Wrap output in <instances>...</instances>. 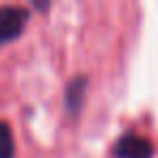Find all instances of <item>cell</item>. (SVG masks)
<instances>
[{"mask_svg": "<svg viewBox=\"0 0 158 158\" xmlns=\"http://www.w3.org/2000/svg\"><path fill=\"white\" fill-rule=\"evenodd\" d=\"M28 18H31L28 9H24L20 5H2L0 7V46L15 41L24 33Z\"/></svg>", "mask_w": 158, "mask_h": 158, "instance_id": "1", "label": "cell"}, {"mask_svg": "<svg viewBox=\"0 0 158 158\" xmlns=\"http://www.w3.org/2000/svg\"><path fill=\"white\" fill-rule=\"evenodd\" d=\"M154 143L136 132L121 134L113 145V158H154Z\"/></svg>", "mask_w": 158, "mask_h": 158, "instance_id": "2", "label": "cell"}, {"mask_svg": "<svg viewBox=\"0 0 158 158\" xmlns=\"http://www.w3.org/2000/svg\"><path fill=\"white\" fill-rule=\"evenodd\" d=\"M87 87H89V78L85 74L74 76L67 87H65V108L72 117H78L85 104V95H87Z\"/></svg>", "mask_w": 158, "mask_h": 158, "instance_id": "3", "label": "cell"}, {"mask_svg": "<svg viewBox=\"0 0 158 158\" xmlns=\"http://www.w3.org/2000/svg\"><path fill=\"white\" fill-rule=\"evenodd\" d=\"M0 158H15L13 130L5 119H0Z\"/></svg>", "mask_w": 158, "mask_h": 158, "instance_id": "4", "label": "cell"}]
</instances>
